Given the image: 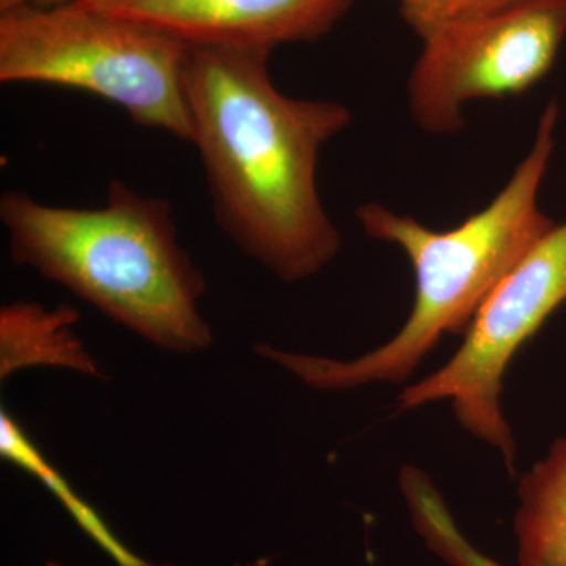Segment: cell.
Here are the masks:
<instances>
[{
  "label": "cell",
  "mask_w": 566,
  "mask_h": 566,
  "mask_svg": "<svg viewBox=\"0 0 566 566\" xmlns=\"http://www.w3.org/2000/svg\"><path fill=\"white\" fill-rule=\"evenodd\" d=\"M271 50L188 46L192 142L216 221L238 248L285 282L318 274L340 251L316 166L352 112L275 87Z\"/></svg>",
  "instance_id": "6da1fadb"
},
{
  "label": "cell",
  "mask_w": 566,
  "mask_h": 566,
  "mask_svg": "<svg viewBox=\"0 0 566 566\" xmlns=\"http://www.w3.org/2000/svg\"><path fill=\"white\" fill-rule=\"evenodd\" d=\"M558 118L547 104L534 144L488 207L447 232L427 229L411 216L368 202L356 211L364 232L398 245L412 264L416 296L397 335L353 360L282 352L259 345L256 352L318 390H352L378 382H403L446 334L468 333L480 308L556 222L539 208Z\"/></svg>",
  "instance_id": "7a4b0ae2"
},
{
  "label": "cell",
  "mask_w": 566,
  "mask_h": 566,
  "mask_svg": "<svg viewBox=\"0 0 566 566\" xmlns=\"http://www.w3.org/2000/svg\"><path fill=\"white\" fill-rule=\"evenodd\" d=\"M0 221L18 266L66 286L104 315L175 353L211 345L203 274L178 243L172 203L111 181L103 207L3 192Z\"/></svg>",
  "instance_id": "3957f363"
},
{
  "label": "cell",
  "mask_w": 566,
  "mask_h": 566,
  "mask_svg": "<svg viewBox=\"0 0 566 566\" xmlns=\"http://www.w3.org/2000/svg\"><path fill=\"white\" fill-rule=\"evenodd\" d=\"M188 46L84 3L0 13V82L91 93L136 125L192 142Z\"/></svg>",
  "instance_id": "277c9868"
},
{
  "label": "cell",
  "mask_w": 566,
  "mask_h": 566,
  "mask_svg": "<svg viewBox=\"0 0 566 566\" xmlns=\"http://www.w3.org/2000/svg\"><path fill=\"white\" fill-rule=\"evenodd\" d=\"M566 303V221L513 268L480 308L463 345L434 374L406 387L401 411L452 401L458 423L499 450L515 472L516 442L502 411L506 368L560 305Z\"/></svg>",
  "instance_id": "5b68a950"
},
{
  "label": "cell",
  "mask_w": 566,
  "mask_h": 566,
  "mask_svg": "<svg viewBox=\"0 0 566 566\" xmlns=\"http://www.w3.org/2000/svg\"><path fill=\"white\" fill-rule=\"evenodd\" d=\"M566 39V0H515L422 40L409 74L412 120L431 134L465 125L476 99L521 95L543 80Z\"/></svg>",
  "instance_id": "8992f818"
},
{
  "label": "cell",
  "mask_w": 566,
  "mask_h": 566,
  "mask_svg": "<svg viewBox=\"0 0 566 566\" xmlns=\"http://www.w3.org/2000/svg\"><path fill=\"white\" fill-rule=\"evenodd\" d=\"M186 46H243L322 39L353 0H77Z\"/></svg>",
  "instance_id": "52a82bcc"
},
{
  "label": "cell",
  "mask_w": 566,
  "mask_h": 566,
  "mask_svg": "<svg viewBox=\"0 0 566 566\" xmlns=\"http://www.w3.org/2000/svg\"><path fill=\"white\" fill-rule=\"evenodd\" d=\"M76 308H55L17 301L0 311V378L28 367H59L80 374L102 376L98 365L84 348L74 324Z\"/></svg>",
  "instance_id": "ba28073f"
},
{
  "label": "cell",
  "mask_w": 566,
  "mask_h": 566,
  "mask_svg": "<svg viewBox=\"0 0 566 566\" xmlns=\"http://www.w3.org/2000/svg\"><path fill=\"white\" fill-rule=\"evenodd\" d=\"M517 501V564L566 566V438L556 439L546 457L523 475Z\"/></svg>",
  "instance_id": "9c48e42d"
},
{
  "label": "cell",
  "mask_w": 566,
  "mask_h": 566,
  "mask_svg": "<svg viewBox=\"0 0 566 566\" xmlns=\"http://www.w3.org/2000/svg\"><path fill=\"white\" fill-rule=\"evenodd\" d=\"M0 455L43 483L61 502L81 531L117 566H151L126 547L107 526L102 515L73 490L69 480L43 455L35 442L22 430L21 423L6 409L0 411Z\"/></svg>",
  "instance_id": "30bf717a"
},
{
  "label": "cell",
  "mask_w": 566,
  "mask_h": 566,
  "mask_svg": "<svg viewBox=\"0 0 566 566\" xmlns=\"http://www.w3.org/2000/svg\"><path fill=\"white\" fill-rule=\"evenodd\" d=\"M400 486L417 534L447 565L501 566L464 538L441 493L423 471L416 465H406L400 474Z\"/></svg>",
  "instance_id": "8fae6325"
},
{
  "label": "cell",
  "mask_w": 566,
  "mask_h": 566,
  "mask_svg": "<svg viewBox=\"0 0 566 566\" xmlns=\"http://www.w3.org/2000/svg\"><path fill=\"white\" fill-rule=\"evenodd\" d=\"M398 2H400L403 20L420 36V40H423L439 29L501 9L515 0H398Z\"/></svg>",
  "instance_id": "7c38bea8"
},
{
  "label": "cell",
  "mask_w": 566,
  "mask_h": 566,
  "mask_svg": "<svg viewBox=\"0 0 566 566\" xmlns=\"http://www.w3.org/2000/svg\"><path fill=\"white\" fill-rule=\"evenodd\" d=\"M66 2H73V0H0V13H2V11L20 9V7L61 6V3H66Z\"/></svg>",
  "instance_id": "4fadbf2b"
},
{
  "label": "cell",
  "mask_w": 566,
  "mask_h": 566,
  "mask_svg": "<svg viewBox=\"0 0 566 566\" xmlns=\"http://www.w3.org/2000/svg\"><path fill=\"white\" fill-rule=\"evenodd\" d=\"M46 566H62L61 564H55V562H50Z\"/></svg>",
  "instance_id": "5bb4252c"
}]
</instances>
